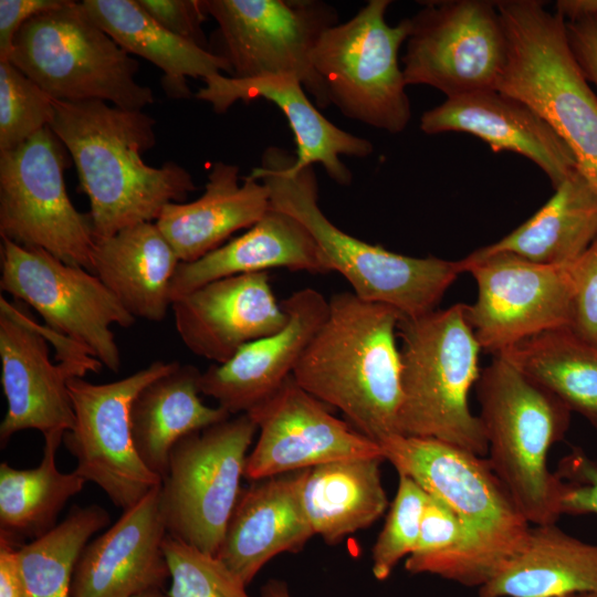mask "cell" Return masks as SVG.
Wrapping results in <instances>:
<instances>
[{"label":"cell","instance_id":"6da1fadb","mask_svg":"<svg viewBox=\"0 0 597 597\" xmlns=\"http://www.w3.org/2000/svg\"><path fill=\"white\" fill-rule=\"evenodd\" d=\"M54 107L50 127L75 165L95 238L156 222L167 205L196 190L191 174L177 163L153 167L143 160L156 145V121L145 112L101 100H54Z\"/></svg>","mask_w":597,"mask_h":597},{"label":"cell","instance_id":"7a4b0ae2","mask_svg":"<svg viewBox=\"0 0 597 597\" xmlns=\"http://www.w3.org/2000/svg\"><path fill=\"white\" fill-rule=\"evenodd\" d=\"M328 314L297 362L293 377L308 394L339 409L350 426L376 443L400 434L401 313L334 294Z\"/></svg>","mask_w":597,"mask_h":597},{"label":"cell","instance_id":"3957f363","mask_svg":"<svg viewBox=\"0 0 597 597\" xmlns=\"http://www.w3.org/2000/svg\"><path fill=\"white\" fill-rule=\"evenodd\" d=\"M294 161L295 155L270 146L248 176L268 187L272 208L291 214L310 231L329 271L341 273L363 301L388 305L405 317L437 310L462 273L458 261L395 253L344 232L318 206L313 166L295 168Z\"/></svg>","mask_w":597,"mask_h":597},{"label":"cell","instance_id":"277c9868","mask_svg":"<svg viewBox=\"0 0 597 597\" xmlns=\"http://www.w3.org/2000/svg\"><path fill=\"white\" fill-rule=\"evenodd\" d=\"M475 387L493 471L531 525L556 523L565 485L548 453L565 438L572 411L502 354L481 369Z\"/></svg>","mask_w":597,"mask_h":597},{"label":"cell","instance_id":"5b68a950","mask_svg":"<svg viewBox=\"0 0 597 597\" xmlns=\"http://www.w3.org/2000/svg\"><path fill=\"white\" fill-rule=\"evenodd\" d=\"M399 433L440 440L488 454L482 422L469 404L481 368V346L457 303L418 317L401 316Z\"/></svg>","mask_w":597,"mask_h":597},{"label":"cell","instance_id":"8992f818","mask_svg":"<svg viewBox=\"0 0 597 597\" xmlns=\"http://www.w3.org/2000/svg\"><path fill=\"white\" fill-rule=\"evenodd\" d=\"M507 54L496 90L536 112L597 191V95L568 44L566 22L537 0L495 1Z\"/></svg>","mask_w":597,"mask_h":597},{"label":"cell","instance_id":"52a82bcc","mask_svg":"<svg viewBox=\"0 0 597 597\" xmlns=\"http://www.w3.org/2000/svg\"><path fill=\"white\" fill-rule=\"evenodd\" d=\"M57 101L101 100L143 111L155 102L135 80L139 63L103 31L81 2L66 0L18 31L9 60Z\"/></svg>","mask_w":597,"mask_h":597},{"label":"cell","instance_id":"ba28073f","mask_svg":"<svg viewBox=\"0 0 597 597\" xmlns=\"http://www.w3.org/2000/svg\"><path fill=\"white\" fill-rule=\"evenodd\" d=\"M390 0H369L349 20L327 29L312 63L329 103L354 121L397 134L410 118V101L399 65V50L410 20L389 25Z\"/></svg>","mask_w":597,"mask_h":597},{"label":"cell","instance_id":"9c48e42d","mask_svg":"<svg viewBox=\"0 0 597 597\" xmlns=\"http://www.w3.org/2000/svg\"><path fill=\"white\" fill-rule=\"evenodd\" d=\"M258 426L248 413L181 438L160 484L167 533L217 555L242 488L248 450Z\"/></svg>","mask_w":597,"mask_h":597},{"label":"cell","instance_id":"30bf717a","mask_svg":"<svg viewBox=\"0 0 597 597\" xmlns=\"http://www.w3.org/2000/svg\"><path fill=\"white\" fill-rule=\"evenodd\" d=\"M71 159L50 126L0 154V235L91 271L92 221L73 206L64 184Z\"/></svg>","mask_w":597,"mask_h":597},{"label":"cell","instance_id":"8fae6325","mask_svg":"<svg viewBox=\"0 0 597 597\" xmlns=\"http://www.w3.org/2000/svg\"><path fill=\"white\" fill-rule=\"evenodd\" d=\"M218 24L221 52L232 77L292 76L315 98L331 105L313 67L323 33L337 24L336 9L320 0H203Z\"/></svg>","mask_w":597,"mask_h":597},{"label":"cell","instance_id":"7c38bea8","mask_svg":"<svg viewBox=\"0 0 597 597\" xmlns=\"http://www.w3.org/2000/svg\"><path fill=\"white\" fill-rule=\"evenodd\" d=\"M1 240V291L35 310L45 327L118 373L122 356L111 326L127 328L136 318L91 271L41 249Z\"/></svg>","mask_w":597,"mask_h":597},{"label":"cell","instance_id":"4fadbf2b","mask_svg":"<svg viewBox=\"0 0 597 597\" xmlns=\"http://www.w3.org/2000/svg\"><path fill=\"white\" fill-rule=\"evenodd\" d=\"M178 363L154 360L129 376L106 384L81 377L67 380L74 425L64 432L63 443L76 459L74 471L95 483L123 511L161 484L160 476L145 465L136 451L132 405L145 386Z\"/></svg>","mask_w":597,"mask_h":597},{"label":"cell","instance_id":"5bb4252c","mask_svg":"<svg viewBox=\"0 0 597 597\" xmlns=\"http://www.w3.org/2000/svg\"><path fill=\"white\" fill-rule=\"evenodd\" d=\"M410 20L401 59L407 85H428L447 98L496 90L507 41L495 1L422 2Z\"/></svg>","mask_w":597,"mask_h":597},{"label":"cell","instance_id":"9a60e30c","mask_svg":"<svg viewBox=\"0 0 597 597\" xmlns=\"http://www.w3.org/2000/svg\"><path fill=\"white\" fill-rule=\"evenodd\" d=\"M385 460L443 502L489 547L509 562L531 524L486 457L430 438L392 436L379 443Z\"/></svg>","mask_w":597,"mask_h":597},{"label":"cell","instance_id":"2e32d148","mask_svg":"<svg viewBox=\"0 0 597 597\" xmlns=\"http://www.w3.org/2000/svg\"><path fill=\"white\" fill-rule=\"evenodd\" d=\"M458 264L478 287L475 302L465 304V318L483 352L500 354L543 332L569 326L568 264H538L509 252L470 253Z\"/></svg>","mask_w":597,"mask_h":597},{"label":"cell","instance_id":"e0dca14e","mask_svg":"<svg viewBox=\"0 0 597 597\" xmlns=\"http://www.w3.org/2000/svg\"><path fill=\"white\" fill-rule=\"evenodd\" d=\"M324 402L290 376L266 400L247 412L259 437L248 454L251 481L366 457H384L378 443L334 417Z\"/></svg>","mask_w":597,"mask_h":597},{"label":"cell","instance_id":"ac0fdd59","mask_svg":"<svg viewBox=\"0 0 597 597\" xmlns=\"http://www.w3.org/2000/svg\"><path fill=\"white\" fill-rule=\"evenodd\" d=\"M49 344L44 325L38 324L21 302L2 295L0 360L7 411L0 425L1 448L19 431L64 436L74 425L67 380L83 376L70 364H54Z\"/></svg>","mask_w":597,"mask_h":597},{"label":"cell","instance_id":"d6986e66","mask_svg":"<svg viewBox=\"0 0 597 597\" xmlns=\"http://www.w3.org/2000/svg\"><path fill=\"white\" fill-rule=\"evenodd\" d=\"M170 308L184 345L214 364L228 362L244 345L279 332L287 322L268 272L216 280L174 301Z\"/></svg>","mask_w":597,"mask_h":597},{"label":"cell","instance_id":"ffe728a7","mask_svg":"<svg viewBox=\"0 0 597 597\" xmlns=\"http://www.w3.org/2000/svg\"><path fill=\"white\" fill-rule=\"evenodd\" d=\"M280 304L287 314L282 329L244 345L228 362L201 371L200 392L230 415L249 412L293 375L329 307L328 301L312 287L292 293Z\"/></svg>","mask_w":597,"mask_h":597},{"label":"cell","instance_id":"44dd1931","mask_svg":"<svg viewBox=\"0 0 597 597\" xmlns=\"http://www.w3.org/2000/svg\"><path fill=\"white\" fill-rule=\"evenodd\" d=\"M167 534L158 485L86 544L71 597H137L163 590L170 577L163 549Z\"/></svg>","mask_w":597,"mask_h":597},{"label":"cell","instance_id":"7402d4cb","mask_svg":"<svg viewBox=\"0 0 597 597\" xmlns=\"http://www.w3.org/2000/svg\"><path fill=\"white\" fill-rule=\"evenodd\" d=\"M420 129L429 135L460 132L538 166L555 188L577 169L575 157L553 128L530 106L498 90L475 92L426 111Z\"/></svg>","mask_w":597,"mask_h":597},{"label":"cell","instance_id":"603a6c76","mask_svg":"<svg viewBox=\"0 0 597 597\" xmlns=\"http://www.w3.org/2000/svg\"><path fill=\"white\" fill-rule=\"evenodd\" d=\"M203 82L205 86L196 93V97L208 102L218 114L226 113L238 101L264 98L275 104L294 135L295 168L320 164L334 182L348 186L353 175L341 156L364 158L374 150L368 139L343 130L322 115L295 77L237 78L219 73Z\"/></svg>","mask_w":597,"mask_h":597},{"label":"cell","instance_id":"cb8c5ba5","mask_svg":"<svg viewBox=\"0 0 597 597\" xmlns=\"http://www.w3.org/2000/svg\"><path fill=\"white\" fill-rule=\"evenodd\" d=\"M304 475L305 469L279 474L241 490L216 556L247 586L270 559L300 552L314 535L302 499Z\"/></svg>","mask_w":597,"mask_h":597},{"label":"cell","instance_id":"d4e9b609","mask_svg":"<svg viewBox=\"0 0 597 597\" xmlns=\"http://www.w3.org/2000/svg\"><path fill=\"white\" fill-rule=\"evenodd\" d=\"M273 268L311 273L329 269L310 231L291 214L270 207L247 232L192 262H180L171 281V303L219 279Z\"/></svg>","mask_w":597,"mask_h":597},{"label":"cell","instance_id":"484cf974","mask_svg":"<svg viewBox=\"0 0 597 597\" xmlns=\"http://www.w3.org/2000/svg\"><path fill=\"white\" fill-rule=\"evenodd\" d=\"M239 167L216 161L203 193L191 202L167 205L156 224L180 262L196 261L221 247L234 232L251 228L270 209V192L260 180L242 177Z\"/></svg>","mask_w":597,"mask_h":597},{"label":"cell","instance_id":"4316f807","mask_svg":"<svg viewBox=\"0 0 597 597\" xmlns=\"http://www.w3.org/2000/svg\"><path fill=\"white\" fill-rule=\"evenodd\" d=\"M91 261V272L135 318L161 322L167 316L180 260L155 222L95 238Z\"/></svg>","mask_w":597,"mask_h":597},{"label":"cell","instance_id":"83f0119b","mask_svg":"<svg viewBox=\"0 0 597 597\" xmlns=\"http://www.w3.org/2000/svg\"><path fill=\"white\" fill-rule=\"evenodd\" d=\"M479 597H563L597 594V544L553 524L532 525L507 565L478 589Z\"/></svg>","mask_w":597,"mask_h":597},{"label":"cell","instance_id":"f1b7e54d","mask_svg":"<svg viewBox=\"0 0 597 597\" xmlns=\"http://www.w3.org/2000/svg\"><path fill=\"white\" fill-rule=\"evenodd\" d=\"M200 375L196 366L178 363L145 386L132 405L136 451L161 481L168 472L170 451L181 438L231 417L221 407L202 402Z\"/></svg>","mask_w":597,"mask_h":597},{"label":"cell","instance_id":"f546056e","mask_svg":"<svg viewBox=\"0 0 597 597\" xmlns=\"http://www.w3.org/2000/svg\"><path fill=\"white\" fill-rule=\"evenodd\" d=\"M81 4L91 20L127 53L142 56L163 71V87L170 97L191 96L187 76L206 80L221 72L232 74L224 57L171 33L137 0H83Z\"/></svg>","mask_w":597,"mask_h":597},{"label":"cell","instance_id":"4dcf8cb0","mask_svg":"<svg viewBox=\"0 0 597 597\" xmlns=\"http://www.w3.org/2000/svg\"><path fill=\"white\" fill-rule=\"evenodd\" d=\"M525 222L499 241L472 252H509L546 265L575 261L597 239V191L576 170Z\"/></svg>","mask_w":597,"mask_h":597},{"label":"cell","instance_id":"1f68e13d","mask_svg":"<svg viewBox=\"0 0 597 597\" xmlns=\"http://www.w3.org/2000/svg\"><path fill=\"white\" fill-rule=\"evenodd\" d=\"M383 461L384 457L353 458L305 469L302 499L314 535L333 545L385 513Z\"/></svg>","mask_w":597,"mask_h":597},{"label":"cell","instance_id":"d6a6232c","mask_svg":"<svg viewBox=\"0 0 597 597\" xmlns=\"http://www.w3.org/2000/svg\"><path fill=\"white\" fill-rule=\"evenodd\" d=\"M500 354L572 412L584 417L597 432V346L562 327L526 338Z\"/></svg>","mask_w":597,"mask_h":597},{"label":"cell","instance_id":"836d02e7","mask_svg":"<svg viewBox=\"0 0 597 597\" xmlns=\"http://www.w3.org/2000/svg\"><path fill=\"white\" fill-rule=\"evenodd\" d=\"M62 442L61 434L44 437L43 457L35 468L0 464V531L18 542L54 528L63 507L87 482L75 471L57 469L55 455Z\"/></svg>","mask_w":597,"mask_h":597},{"label":"cell","instance_id":"e575fe53","mask_svg":"<svg viewBox=\"0 0 597 597\" xmlns=\"http://www.w3.org/2000/svg\"><path fill=\"white\" fill-rule=\"evenodd\" d=\"M507 563L449 506L428 494L417 545L405 562L407 572L437 575L479 589L492 580Z\"/></svg>","mask_w":597,"mask_h":597},{"label":"cell","instance_id":"d590c367","mask_svg":"<svg viewBox=\"0 0 597 597\" xmlns=\"http://www.w3.org/2000/svg\"><path fill=\"white\" fill-rule=\"evenodd\" d=\"M109 522L108 512L97 504L74 505L50 532L21 544L18 556L28 596L71 597L82 551Z\"/></svg>","mask_w":597,"mask_h":597},{"label":"cell","instance_id":"8d00e7d4","mask_svg":"<svg viewBox=\"0 0 597 597\" xmlns=\"http://www.w3.org/2000/svg\"><path fill=\"white\" fill-rule=\"evenodd\" d=\"M54 115L53 97L10 61L0 62V154L50 126Z\"/></svg>","mask_w":597,"mask_h":597},{"label":"cell","instance_id":"74e56055","mask_svg":"<svg viewBox=\"0 0 597 597\" xmlns=\"http://www.w3.org/2000/svg\"><path fill=\"white\" fill-rule=\"evenodd\" d=\"M169 597H250L247 585L219 557L167 534L163 543Z\"/></svg>","mask_w":597,"mask_h":597},{"label":"cell","instance_id":"f35d334b","mask_svg":"<svg viewBox=\"0 0 597 597\" xmlns=\"http://www.w3.org/2000/svg\"><path fill=\"white\" fill-rule=\"evenodd\" d=\"M428 493L412 479L399 475L386 522L373 547V574L387 579L397 564L415 549Z\"/></svg>","mask_w":597,"mask_h":597},{"label":"cell","instance_id":"ab89813d","mask_svg":"<svg viewBox=\"0 0 597 597\" xmlns=\"http://www.w3.org/2000/svg\"><path fill=\"white\" fill-rule=\"evenodd\" d=\"M572 282V315L568 328L584 342L597 346V239L568 263Z\"/></svg>","mask_w":597,"mask_h":597},{"label":"cell","instance_id":"60d3db41","mask_svg":"<svg viewBox=\"0 0 597 597\" xmlns=\"http://www.w3.org/2000/svg\"><path fill=\"white\" fill-rule=\"evenodd\" d=\"M556 473L565 485L562 514L597 515V460L573 448L559 461Z\"/></svg>","mask_w":597,"mask_h":597},{"label":"cell","instance_id":"b9f144b4","mask_svg":"<svg viewBox=\"0 0 597 597\" xmlns=\"http://www.w3.org/2000/svg\"><path fill=\"white\" fill-rule=\"evenodd\" d=\"M137 2L171 33L209 50L202 30V23L208 15L203 0H137Z\"/></svg>","mask_w":597,"mask_h":597},{"label":"cell","instance_id":"7bdbcfd3","mask_svg":"<svg viewBox=\"0 0 597 597\" xmlns=\"http://www.w3.org/2000/svg\"><path fill=\"white\" fill-rule=\"evenodd\" d=\"M66 0H0V62L8 61L21 27L43 12L62 7Z\"/></svg>","mask_w":597,"mask_h":597},{"label":"cell","instance_id":"ee69618b","mask_svg":"<svg viewBox=\"0 0 597 597\" xmlns=\"http://www.w3.org/2000/svg\"><path fill=\"white\" fill-rule=\"evenodd\" d=\"M565 22L570 51L585 78L597 88V15Z\"/></svg>","mask_w":597,"mask_h":597},{"label":"cell","instance_id":"f6af8a7d","mask_svg":"<svg viewBox=\"0 0 597 597\" xmlns=\"http://www.w3.org/2000/svg\"><path fill=\"white\" fill-rule=\"evenodd\" d=\"M21 544L0 531V597H29L19 564Z\"/></svg>","mask_w":597,"mask_h":597},{"label":"cell","instance_id":"bcb514c9","mask_svg":"<svg viewBox=\"0 0 597 597\" xmlns=\"http://www.w3.org/2000/svg\"><path fill=\"white\" fill-rule=\"evenodd\" d=\"M555 12L565 21L587 15H597V0H558Z\"/></svg>","mask_w":597,"mask_h":597},{"label":"cell","instance_id":"7dc6e473","mask_svg":"<svg viewBox=\"0 0 597 597\" xmlns=\"http://www.w3.org/2000/svg\"><path fill=\"white\" fill-rule=\"evenodd\" d=\"M261 597H291L284 582L271 579L261 589Z\"/></svg>","mask_w":597,"mask_h":597},{"label":"cell","instance_id":"c3c4849f","mask_svg":"<svg viewBox=\"0 0 597 597\" xmlns=\"http://www.w3.org/2000/svg\"><path fill=\"white\" fill-rule=\"evenodd\" d=\"M137 597H169V596L167 593H164V590H151V591L142 594Z\"/></svg>","mask_w":597,"mask_h":597},{"label":"cell","instance_id":"681fc988","mask_svg":"<svg viewBox=\"0 0 597 597\" xmlns=\"http://www.w3.org/2000/svg\"><path fill=\"white\" fill-rule=\"evenodd\" d=\"M563 597H597V594L595 593H580V594H572Z\"/></svg>","mask_w":597,"mask_h":597}]
</instances>
